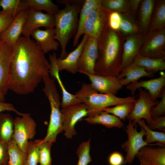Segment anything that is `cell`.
Returning a JSON list of instances; mask_svg holds the SVG:
<instances>
[{
  "instance_id": "obj_39",
  "label": "cell",
  "mask_w": 165,
  "mask_h": 165,
  "mask_svg": "<svg viewBox=\"0 0 165 165\" xmlns=\"http://www.w3.org/2000/svg\"><path fill=\"white\" fill-rule=\"evenodd\" d=\"M27 156L24 165H37L39 162L38 146L35 141H29L27 148Z\"/></svg>"
},
{
  "instance_id": "obj_23",
  "label": "cell",
  "mask_w": 165,
  "mask_h": 165,
  "mask_svg": "<svg viewBox=\"0 0 165 165\" xmlns=\"http://www.w3.org/2000/svg\"><path fill=\"white\" fill-rule=\"evenodd\" d=\"M154 75V73L148 72L143 68L133 63L126 68L122 69L116 76L120 80L123 86L138 81L140 78L146 77L151 78Z\"/></svg>"
},
{
  "instance_id": "obj_11",
  "label": "cell",
  "mask_w": 165,
  "mask_h": 165,
  "mask_svg": "<svg viewBox=\"0 0 165 165\" xmlns=\"http://www.w3.org/2000/svg\"><path fill=\"white\" fill-rule=\"evenodd\" d=\"M54 18L53 16L42 11L29 9L24 22L21 35L26 37H30L31 32L35 30L44 27L46 29L54 28Z\"/></svg>"
},
{
  "instance_id": "obj_31",
  "label": "cell",
  "mask_w": 165,
  "mask_h": 165,
  "mask_svg": "<svg viewBox=\"0 0 165 165\" xmlns=\"http://www.w3.org/2000/svg\"><path fill=\"white\" fill-rule=\"evenodd\" d=\"M119 31L125 37L140 32L135 18L128 12L120 13Z\"/></svg>"
},
{
  "instance_id": "obj_7",
  "label": "cell",
  "mask_w": 165,
  "mask_h": 165,
  "mask_svg": "<svg viewBox=\"0 0 165 165\" xmlns=\"http://www.w3.org/2000/svg\"><path fill=\"white\" fill-rule=\"evenodd\" d=\"M136 123L129 120L125 130L128 135V140L121 145L122 148L126 152L124 164L131 163L139 150L141 148L149 145L143 140L146 132L143 128L141 127V131L137 130Z\"/></svg>"
},
{
  "instance_id": "obj_46",
  "label": "cell",
  "mask_w": 165,
  "mask_h": 165,
  "mask_svg": "<svg viewBox=\"0 0 165 165\" xmlns=\"http://www.w3.org/2000/svg\"><path fill=\"white\" fill-rule=\"evenodd\" d=\"M5 111L14 112L20 116H22L24 114V113L18 111L12 104L5 101L0 102V114L2 112Z\"/></svg>"
},
{
  "instance_id": "obj_9",
  "label": "cell",
  "mask_w": 165,
  "mask_h": 165,
  "mask_svg": "<svg viewBox=\"0 0 165 165\" xmlns=\"http://www.w3.org/2000/svg\"><path fill=\"white\" fill-rule=\"evenodd\" d=\"M138 89V98L134 102L133 109L127 116V119L136 123L139 120L144 119L148 125L152 119L150 113L151 109L159 101H153L149 93L142 88H139Z\"/></svg>"
},
{
  "instance_id": "obj_27",
  "label": "cell",
  "mask_w": 165,
  "mask_h": 165,
  "mask_svg": "<svg viewBox=\"0 0 165 165\" xmlns=\"http://www.w3.org/2000/svg\"><path fill=\"white\" fill-rule=\"evenodd\" d=\"M23 1L27 9L35 11L43 10L53 16L60 10L58 5L51 0H23Z\"/></svg>"
},
{
  "instance_id": "obj_38",
  "label": "cell",
  "mask_w": 165,
  "mask_h": 165,
  "mask_svg": "<svg viewBox=\"0 0 165 165\" xmlns=\"http://www.w3.org/2000/svg\"><path fill=\"white\" fill-rule=\"evenodd\" d=\"M90 139L80 144L76 153L79 158L77 165H88L92 161L90 155Z\"/></svg>"
},
{
  "instance_id": "obj_36",
  "label": "cell",
  "mask_w": 165,
  "mask_h": 165,
  "mask_svg": "<svg viewBox=\"0 0 165 165\" xmlns=\"http://www.w3.org/2000/svg\"><path fill=\"white\" fill-rule=\"evenodd\" d=\"M130 0H102L101 7L111 12L120 13L128 12Z\"/></svg>"
},
{
  "instance_id": "obj_8",
  "label": "cell",
  "mask_w": 165,
  "mask_h": 165,
  "mask_svg": "<svg viewBox=\"0 0 165 165\" xmlns=\"http://www.w3.org/2000/svg\"><path fill=\"white\" fill-rule=\"evenodd\" d=\"M138 56L165 59V28L147 34Z\"/></svg>"
},
{
  "instance_id": "obj_44",
  "label": "cell",
  "mask_w": 165,
  "mask_h": 165,
  "mask_svg": "<svg viewBox=\"0 0 165 165\" xmlns=\"http://www.w3.org/2000/svg\"><path fill=\"white\" fill-rule=\"evenodd\" d=\"M148 125L149 128L152 130L158 129L165 132V116H163L152 118L150 123Z\"/></svg>"
},
{
  "instance_id": "obj_17",
  "label": "cell",
  "mask_w": 165,
  "mask_h": 165,
  "mask_svg": "<svg viewBox=\"0 0 165 165\" xmlns=\"http://www.w3.org/2000/svg\"><path fill=\"white\" fill-rule=\"evenodd\" d=\"M144 38L140 32L126 37L123 46L122 70L132 64L138 55Z\"/></svg>"
},
{
  "instance_id": "obj_18",
  "label": "cell",
  "mask_w": 165,
  "mask_h": 165,
  "mask_svg": "<svg viewBox=\"0 0 165 165\" xmlns=\"http://www.w3.org/2000/svg\"><path fill=\"white\" fill-rule=\"evenodd\" d=\"M88 38L87 35H83L82 40L75 49L68 53L64 58H57L56 64L59 72L65 70L73 74L78 72L79 60Z\"/></svg>"
},
{
  "instance_id": "obj_13",
  "label": "cell",
  "mask_w": 165,
  "mask_h": 165,
  "mask_svg": "<svg viewBox=\"0 0 165 165\" xmlns=\"http://www.w3.org/2000/svg\"><path fill=\"white\" fill-rule=\"evenodd\" d=\"M13 48L0 39V91L5 96L7 94Z\"/></svg>"
},
{
  "instance_id": "obj_37",
  "label": "cell",
  "mask_w": 165,
  "mask_h": 165,
  "mask_svg": "<svg viewBox=\"0 0 165 165\" xmlns=\"http://www.w3.org/2000/svg\"><path fill=\"white\" fill-rule=\"evenodd\" d=\"M0 6L2 11L9 13L14 17L21 11L28 9L23 0H0Z\"/></svg>"
},
{
  "instance_id": "obj_40",
  "label": "cell",
  "mask_w": 165,
  "mask_h": 165,
  "mask_svg": "<svg viewBox=\"0 0 165 165\" xmlns=\"http://www.w3.org/2000/svg\"><path fill=\"white\" fill-rule=\"evenodd\" d=\"M161 100L152 108L151 115L152 118L164 116L165 114V89L163 90Z\"/></svg>"
},
{
  "instance_id": "obj_34",
  "label": "cell",
  "mask_w": 165,
  "mask_h": 165,
  "mask_svg": "<svg viewBox=\"0 0 165 165\" xmlns=\"http://www.w3.org/2000/svg\"><path fill=\"white\" fill-rule=\"evenodd\" d=\"M134 102H128L121 103L113 107L106 108L102 111L112 114L120 120L125 121L133 109Z\"/></svg>"
},
{
  "instance_id": "obj_4",
  "label": "cell",
  "mask_w": 165,
  "mask_h": 165,
  "mask_svg": "<svg viewBox=\"0 0 165 165\" xmlns=\"http://www.w3.org/2000/svg\"><path fill=\"white\" fill-rule=\"evenodd\" d=\"M81 103L85 104L88 111V117L98 113L104 109L112 106L128 102H134L136 96L120 97L116 95L99 93L90 84L83 83L75 94Z\"/></svg>"
},
{
  "instance_id": "obj_43",
  "label": "cell",
  "mask_w": 165,
  "mask_h": 165,
  "mask_svg": "<svg viewBox=\"0 0 165 165\" xmlns=\"http://www.w3.org/2000/svg\"><path fill=\"white\" fill-rule=\"evenodd\" d=\"M9 160L8 143L0 140V165H7Z\"/></svg>"
},
{
  "instance_id": "obj_6",
  "label": "cell",
  "mask_w": 165,
  "mask_h": 165,
  "mask_svg": "<svg viewBox=\"0 0 165 165\" xmlns=\"http://www.w3.org/2000/svg\"><path fill=\"white\" fill-rule=\"evenodd\" d=\"M14 132L13 138L20 148L27 152L29 140L32 139L36 134V123L29 113L14 119Z\"/></svg>"
},
{
  "instance_id": "obj_49",
  "label": "cell",
  "mask_w": 165,
  "mask_h": 165,
  "mask_svg": "<svg viewBox=\"0 0 165 165\" xmlns=\"http://www.w3.org/2000/svg\"><path fill=\"white\" fill-rule=\"evenodd\" d=\"M2 12V11H0V13Z\"/></svg>"
},
{
  "instance_id": "obj_22",
  "label": "cell",
  "mask_w": 165,
  "mask_h": 165,
  "mask_svg": "<svg viewBox=\"0 0 165 165\" xmlns=\"http://www.w3.org/2000/svg\"><path fill=\"white\" fill-rule=\"evenodd\" d=\"M156 1L141 0L138 10L136 21L140 32L144 37L148 31Z\"/></svg>"
},
{
  "instance_id": "obj_26",
  "label": "cell",
  "mask_w": 165,
  "mask_h": 165,
  "mask_svg": "<svg viewBox=\"0 0 165 165\" xmlns=\"http://www.w3.org/2000/svg\"><path fill=\"white\" fill-rule=\"evenodd\" d=\"M165 28V0H157L148 33L159 31Z\"/></svg>"
},
{
  "instance_id": "obj_35",
  "label": "cell",
  "mask_w": 165,
  "mask_h": 165,
  "mask_svg": "<svg viewBox=\"0 0 165 165\" xmlns=\"http://www.w3.org/2000/svg\"><path fill=\"white\" fill-rule=\"evenodd\" d=\"M35 141L38 149L40 165H51L50 150L53 143L51 141H42L40 139Z\"/></svg>"
},
{
  "instance_id": "obj_29",
  "label": "cell",
  "mask_w": 165,
  "mask_h": 165,
  "mask_svg": "<svg viewBox=\"0 0 165 165\" xmlns=\"http://www.w3.org/2000/svg\"><path fill=\"white\" fill-rule=\"evenodd\" d=\"M14 119L9 113L0 114V140L8 143L14 132Z\"/></svg>"
},
{
  "instance_id": "obj_21",
  "label": "cell",
  "mask_w": 165,
  "mask_h": 165,
  "mask_svg": "<svg viewBox=\"0 0 165 165\" xmlns=\"http://www.w3.org/2000/svg\"><path fill=\"white\" fill-rule=\"evenodd\" d=\"M57 54L55 53L50 54L49 57L50 64L49 72L52 77L57 80L61 89L62 97L61 106L64 108L72 105L81 103V101L78 98L75 94L69 93L66 89L60 77L57 64Z\"/></svg>"
},
{
  "instance_id": "obj_2",
  "label": "cell",
  "mask_w": 165,
  "mask_h": 165,
  "mask_svg": "<svg viewBox=\"0 0 165 165\" xmlns=\"http://www.w3.org/2000/svg\"><path fill=\"white\" fill-rule=\"evenodd\" d=\"M126 37L108 24L97 38V56L94 74L117 76L122 70L123 44Z\"/></svg>"
},
{
  "instance_id": "obj_5",
  "label": "cell",
  "mask_w": 165,
  "mask_h": 165,
  "mask_svg": "<svg viewBox=\"0 0 165 165\" xmlns=\"http://www.w3.org/2000/svg\"><path fill=\"white\" fill-rule=\"evenodd\" d=\"M55 79L49 75L45 76L42 80L44 87L42 90L47 98L50 106L51 113L46 135L42 141L55 142L56 137L63 131L64 116L60 109V98L57 90Z\"/></svg>"
},
{
  "instance_id": "obj_16",
  "label": "cell",
  "mask_w": 165,
  "mask_h": 165,
  "mask_svg": "<svg viewBox=\"0 0 165 165\" xmlns=\"http://www.w3.org/2000/svg\"><path fill=\"white\" fill-rule=\"evenodd\" d=\"M29 10L28 9L20 11L8 27L0 34V39L13 48L21 36Z\"/></svg>"
},
{
  "instance_id": "obj_3",
  "label": "cell",
  "mask_w": 165,
  "mask_h": 165,
  "mask_svg": "<svg viewBox=\"0 0 165 165\" xmlns=\"http://www.w3.org/2000/svg\"><path fill=\"white\" fill-rule=\"evenodd\" d=\"M84 0H57L65 6L64 9L54 16L55 31V39L59 43L61 51L59 57L63 59L68 55L67 44L75 36L78 27L79 15Z\"/></svg>"
},
{
  "instance_id": "obj_20",
  "label": "cell",
  "mask_w": 165,
  "mask_h": 165,
  "mask_svg": "<svg viewBox=\"0 0 165 165\" xmlns=\"http://www.w3.org/2000/svg\"><path fill=\"white\" fill-rule=\"evenodd\" d=\"M135 157L141 165H165V148L145 146Z\"/></svg>"
},
{
  "instance_id": "obj_41",
  "label": "cell",
  "mask_w": 165,
  "mask_h": 165,
  "mask_svg": "<svg viewBox=\"0 0 165 165\" xmlns=\"http://www.w3.org/2000/svg\"><path fill=\"white\" fill-rule=\"evenodd\" d=\"M121 21V13L117 11L111 12L108 18V25L112 29L119 31Z\"/></svg>"
},
{
  "instance_id": "obj_48",
  "label": "cell",
  "mask_w": 165,
  "mask_h": 165,
  "mask_svg": "<svg viewBox=\"0 0 165 165\" xmlns=\"http://www.w3.org/2000/svg\"><path fill=\"white\" fill-rule=\"evenodd\" d=\"M4 95L0 91V102L5 101Z\"/></svg>"
},
{
  "instance_id": "obj_50",
  "label": "cell",
  "mask_w": 165,
  "mask_h": 165,
  "mask_svg": "<svg viewBox=\"0 0 165 165\" xmlns=\"http://www.w3.org/2000/svg\"><path fill=\"white\" fill-rule=\"evenodd\" d=\"M8 165L7 164V165Z\"/></svg>"
},
{
  "instance_id": "obj_32",
  "label": "cell",
  "mask_w": 165,
  "mask_h": 165,
  "mask_svg": "<svg viewBox=\"0 0 165 165\" xmlns=\"http://www.w3.org/2000/svg\"><path fill=\"white\" fill-rule=\"evenodd\" d=\"M9 160L8 165H24L27 156L12 138L8 143Z\"/></svg>"
},
{
  "instance_id": "obj_28",
  "label": "cell",
  "mask_w": 165,
  "mask_h": 165,
  "mask_svg": "<svg viewBox=\"0 0 165 165\" xmlns=\"http://www.w3.org/2000/svg\"><path fill=\"white\" fill-rule=\"evenodd\" d=\"M133 63L154 73L165 70V59L152 58L137 56Z\"/></svg>"
},
{
  "instance_id": "obj_25",
  "label": "cell",
  "mask_w": 165,
  "mask_h": 165,
  "mask_svg": "<svg viewBox=\"0 0 165 165\" xmlns=\"http://www.w3.org/2000/svg\"><path fill=\"white\" fill-rule=\"evenodd\" d=\"M83 120L90 123L100 124L108 128L116 127L120 128L124 126V123L119 118L104 111L93 116L87 117Z\"/></svg>"
},
{
  "instance_id": "obj_45",
  "label": "cell",
  "mask_w": 165,
  "mask_h": 165,
  "mask_svg": "<svg viewBox=\"0 0 165 165\" xmlns=\"http://www.w3.org/2000/svg\"><path fill=\"white\" fill-rule=\"evenodd\" d=\"M124 159L122 155L119 152H112L108 158L109 165H123L124 164Z\"/></svg>"
},
{
  "instance_id": "obj_1",
  "label": "cell",
  "mask_w": 165,
  "mask_h": 165,
  "mask_svg": "<svg viewBox=\"0 0 165 165\" xmlns=\"http://www.w3.org/2000/svg\"><path fill=\"white\" fill-rule=\"evenodd\" d=\"M30 37L20 36L13 48L9 90L19 95L34 92L49 75L50 62Z\"/></svg>"
},
{
  "instance_id": "obj_30",
  "label": "cell",
  "mask_w": 165,
  "mask_h": 165,
  "mask_svg": "<svg viewBox=\"0 0 165 165\" xmlns=\"http://www.w3.org/2000/svg\"><path fill=\"white\" fill-rule=\"evenodd\" d=\"M111 12L101 6L93 10L87 18L102 32L108 24V16Z\"/></svg>"
},
{
  "instance_id": "obj_42",
  "label": "cell",
  "mask_w": 165,
  "mask_h": 165,
  "mask_svg": "<svg viewBox=\"0 0 165 165\" xmlns=\"http://www.w3.org/2000/svg\"><path fill=\"white\" fill-rule=\"evenodd\" d=\"M15 17L11 14L2 11L0 13V34L8 27Z\"/></svg>"
},
{
  "instance_id": "obj_14",
  "label": "cell",
  "mask_w": 165,
  "mask_h": 165,
  "mask_svg": "<svg viewBox=\"0 0 165 165\" xmlns=\"http://www.w3.org/2000/svg\"><path fill=\"white\" fill-rule=\"evenodd\" d=\"M83 74L89 78L92 87L100 93L115 95L123 87L116 76Z\"/></svg>"
},
{
  "instance_id": "obj_15",
  "label": "cell",
  "mask_w": 165,
  "mask_h": 165,
  "mask_svg": "<svg viewBox=\"0 0 165 165\" xmlns=\"http://www.w3.org/2000/svg\"><path fill=\"white\" fill-rule=\"evenodd\" d=\"M165 73L161 72L160 76L156 78L148 80L137 81L132 82L127 87L130 90L132 96H134L137 89L143 88L148 90L152 99L156 101L157 98L161 97L163 90L165 89Z\"/></svg>"
},
{
  "instance_id": "obj_51",
  "label": "cell",
  "mask_w": 165,
  "mask_h": 165,
  "mask_svg": "<svg viewBox=\"0 0 165 165\" xmlns=\"http://www.w3.org/2000/svg\"></svg>"
},
{
  "instance_id": "obj_19",
  "label": "cell",
  "mask_w": 165,
  "mask_h": 165,
  "mask_svg": "<svg viewBox=\"0 0 165 165\" xmlns=\"http://www.w3.org/2000/svg\"><path fill=\"white\" fill-rule=\"evenodd\" d=\"M54 28L42 30L39 28L34 30L31 35L34 39L38 47L46 54L51 51H57L60 45L54 38Z\"/></svg>"
},
{
  "instance_id": "obj_47",
  "label": "cell",
  "mask_w": 165,
  "mask_h": 165,
  "mask_svg": "<svg viewBox=\"0 0 165 165\" xmlns=\"http://www.w3.org/2000/svg\"><path fill=\"white\" fill-rule=\"evenodd\" d=\"M141 0H130L129 12L134 18L136 17Z\"/></svg>"
},
{
  "instance_id": "obj_12",
  "label": "cell",
  "mask_w": 165,
  "mask_h": 165,
  "mask_svg": "<svg viewBox=\"0 0 165 165\" xmlns=\"http://www.w3.org/2000/svg\"><path fill=\"white\" fill-rule=\"evenodd\" d=\"M97 39L88 37L79 57L78 72L94 74L97 53Z\"/></svg>"
},
{
  "instance_id": "obj_33",
  "label": "cell",
  "mask_w": 165,
  "mask_h": 165,
  "mask_svg": "<svg viewBox=\"0 0 165 165\" xmlns=\"http://www.w3.org/2000/svg\"><path fill=\"white\" fill-rule=\"evenodd\" d=\"M137 123L143 128L146 132V137L144 141L147 144L151 145V143L156 142L161 147H165V132L155 131L151 129L143 119L138 120Z\"/></svg>"
},
{
  "instance_id": "obj_10",
  "label": "cell",
  "mask_w": 165,
  "mask_h": 165,
  "mask_svg": "<svg viewBox=\"0 0 165 165\" xmlns=\"http://www.w3.org/2000/svg\"><path fill=\"white\" fill-rule=\"evenodd\" d=\"M61 112L64 116L63 131L67 138H71L76 134L75 127L77 123L88 115L87 108L81 103L62 108Z\"/></svg>"
},
{
  "instance_id": "obj_24",
  "label": "cell",
  "mask_w": 165,
  "mask_h": 165,
  "mask_svg": "<svg viewBox=\"0 0 165 165\" xmlns=\"http://www.w3.org/2000/svg\"><path fill=\"white\" fill-rule=\"evenodd\" d=\"M101 2L102 0H84L79 13L78 29L73 42L74 47L78 45L80 38L83 35V24L89 13L94 9L101 6Z\"/></svg>"
}]
</instances>
